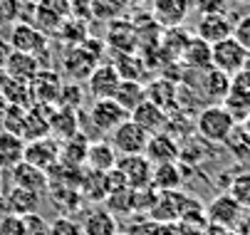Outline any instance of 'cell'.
<instances>
[{"mask_svg":"<svg viewBox=\"0 0 250 235\" xmlns=\"http://www.w3.org/2000/svg\"><path fill=\"white\" fill-rule=\"evenodd\" d=\"M84 82H87V92L92 99H109V97H114V92L122 82V75L117 72V67L112 62H106V64L99 62Z\"/></svg>","mask_w":250,"mask_h":235,"instance_id":"obj_10","label":"cell"},{"mask_svg":"<svg viewBox=\"0 0 250 235\" xmlns=\"http://www.w3.org/2000/svg\"><path fill=\"white\" fill-rule=\"evenodd\" d=\"M198 235H233V230H228L223 225H216V223H206Z\"/></svg>","mask_w":250,"mask_h":235,"instance_id":"obj_42","label":"cell"},{"mask_svg":"<svg viewBox=\"0 0 250 235\" xmlns=\"http://www.w3.org/2000/svg\"><path fill=\"white\" fill-rule=\"evenodd\" d=\"M25 0H0V25H13L20 20Z\"/></svg>","mask_w":250,"mask_h":235,"instance_id":"obj_39","label":"cell"},{"mask_svg":"<svg viewBox=\"0 0 250 235\" xmlns=\"http://www.w3.org/2000/svg\"><path fill=\"white\" fill-rule=\"evenodd\" d=\"M117 230L119 228H117L114 213L106 211V208H92L82 220V233L84 235H114Z\"/></svg>","mask_w":250,"mask_h":235,"instance_id":"obj_25","label":"cell"},{"mask_svg":"<svg viewBox=\"0 0 250 235\" xmlns=\"http://www.w3.org/2000/svg\"><path fill=\"white\" fill-rule=\"evenodd\" d=\"M50 134H55L57 141H64L69 137L80 134V124H77V112L69 107H57L50 112Z\"/></svg>","mask_w":250,"mask_h":235,"instance_id":"obj_23","label":"cell"},{"mask_svg":"<svg viewBox=\"0 0 250 235\" xmlns=\"http://www.w3.org/2000/svg\"><path fill=\"white\" fill-rule=\"evenodd\" d=\"M245 72H250V50H248V57H245V67H243Z\"/></svg>","mask_w":250,"mask_h":235,"instance_id":"obj_45","label":"cell"},{"mask_svg":"<svg viewBox=\"0 0 250 235\" xmlns=\"http://www.w3.org/2000/svg\"><path fill=\"white\" fill-rule=\"evenodd\" d=\"M184 176H181V166L178 161H171V163H156L154 171H151V186L156 191H176L181 186Z\"/></svg>","mask_w":250,"mask_h":235,"instance_id":"obj_31","label":"cell"},{"mask_svg":"<svg viewBox=\"0 0 250 235\" xmlns=\"http://www.w3.org/2000/svg\"><path fill=\"white\" fill-rule=\"evenodd\" d=\"M114 235H129V233H122V230H117V233H114Z\"/></svg>","mask_w":250,"mask_h":235,"instance_id":"obj_47","label":"cell"},{"mask_svg":"<svg viewBox=\"0 0 250 235\" xmlns=\"http://www.w3.org/2000/svg\"><path fill=\"white\" fill-rule=\"evenodd\" d=\"M144 156L154 166L156 163H171V161L181 158V149H178L176 139L171 137L168 131H159V134H151V137H149V144H146Z\"/></svg>","mask_w":250,"mask_h":235,"instance_id":"obj_14","label":"cell"},{"mask_svg":"<svg viewBox=\"0 0 250 235\" xmlns=\"http://www.w3.org/2000/svg\"><path fill=\"white\" fill-rule=\"evenodd\" d=\"M5 109H8V99L0 94V121H3V117H5Z\"/></svg>","mask_w":250,"mask_h":235,"instance_id":"obj_44","label":"cell"},{"mask_svg":"<svg viewBox=\"0 0 250 235\" xmlns=\"http://www.w3.org/2000/svg\"><path fill=\"white\" fill-rule=\"evenodd\" d=\"M144 89H146L149 102H154L164 112L176 109V104H178V87H176V82H171L166 77H159V79H151L149 84H144Z\"/></svg>","mask_w":250,"mask_h":235,"instance_id":"obj_19","label":"cell"},{"mask_svg":"<svg viewBox=\"0 0 250 235\" xmlns=\"http://www.w3.org/2000/svg\"><path fill=\"white\" fill-rule=\"evenodd\" d=\"M233 235H238V233H233Z\"/></svg>","mask_w":250,"mask_h":235,"instance_id":"obj_50","label":"cell"},{"mask_svg":"<svg viewBox=\"0 0 250 235\" xmlns=\"http://www.w3.org/2000/svg\"><path fill=\"white\" fill-rule=\"evenodd\" d=\"M5 77H8V75H5V70H3V67H0V87H3V82H5Z\"/></svg>","mask_w":250,"mask_h":235,"instance_id":"obj_46","label":"cell"},{"mask_svg":"<svg viewBox=\"0 0 250 235\" xmlns=\"http://www.w3.org/2000/svg\"><path fill=\"white\" fill-rule=\"evenodd\" d=\"M228 193L240 203V208H245V211H250V171H243V174H238L233 181H230V188H228Z\"/></svg>","mask_w":250,"mask_h":235,"instance_id":"obj_34","label":"cell"},{"mask_svg":"<svg viewBox=\"0 0 250 235\" xmlns=\"http://www.w3.org/2000/svg\"><path fill=\"white\" fill-rule=\"evenodd\" d=\"M238 3H250V0H238Z\"/></svg>","mask_w":250,"mask_h":235,"instance_id":"obj_48","label":"cell"},{"mask_svg":"<svg viewBox=\"0 0 250 235\" xmlns=\"http://www.w3.org/2000/svg\"><path fill=\"white\" fill-rule=\"evenodd\" d=\"M87 149H89V139L80 131V134H75V137H69L60 144V161L82 169L84 161H87Z\"/></svg>","mask_w":250,"mask_h":235,"instance_id":"obj_28","label":"cell"},{"mask_svg":"<svg viewBox=\"0 0 250 235\" xmlns=\"http://www.w3.org/2000/svg\"><path fill=\"white\" fill-rule=\"evenodd\" d=\"M117 161H119V154L114 151V146L109 141H94L87 149L84 166H87V169H92V171L106 174V171H112L114 166H117Z\"/></svg>","mask_w":250,"mask_h":235,"instance_id":"obj_22","label":"cell"},{"mask_svg":"<svg viewBox=\"0 0 250 235\" xmlns=\"http://www.w3.org/2000/svg\"><path fill=\"white\" fill-rule=\"evenodd\" d=\"M109 30H106V45H109L117 52H136L139 47V30L131 20L126 18H119V20H112L106 22Z\"/></svg>","mask_w":250,"mask_h":235,"instance_id":"obj_12","label":"cell"},{"mask_svg":"<svg viewBox=\"0 0 250 235\" xmlns=\"http://www.w3.org/2000/svg\"><path fill=\"white\" fill-rule=\"evenodd\" d=\"M129 119L136 121L146 134H159V131H166V126H168V112H164L161 107L149 102V99H144V102L129 114Z\"/></svg>","mask_w":250,"mask_h":235,"instance_id":"obj_16","label":"cell"},{"mask_svg":"<svg viewBox=\"0 0 250 235\" xmlns=\"http://www.w3.org/2000/svg\"><path fill=\"white\" fill-rule=\"evenodd\" d=\"M191 0H154L151 15L161 27H176L191 13Z\"/></svg>","mask_w":250,"mask_h":235,"instance_id":"obj_15","label":"cell"},{"mask_svg":"<svg viewBox=\"0 0 250 235\" xmlns=\"http://www.w3.org/2000/svg\"><path fill=\"white\" fill-rule=\"evenodd\" d=\"M203 82H201V92L208 102H223L226 94L230 92V77L216 67H206V70H198Z\"/></svg>","mask_w":250,"mask_h":235,"instance_id":"obj_20","label":"cell"},{"mask_svg":"<svg viewBox=\"0 0 250 235\" xmlns=\"http://www.w3.org/2000/svg\"><path fill=\"white\" fill-rule=\"evenodd\" d=\"M129 114L114 102V99H94V104L89 107V121L99 134H112L122 121H126Z\"/></svg>","mask_w":250,"mask_h":235,"instance_id":"obj_8","label":"cell"},{"mask_svg":"<svg viewBox=\"0 0 250 235\" xmlns=\"http://www.w3.org/2000/svg\"><path fill=\"white\" fill-rule=\"evenodd\" d=\"M196 35L210 45L221 42L233 35V20L228 18V13H203L196 27Z\"/></svg>","mask_w":250,"mask_h":235,"instance_id":"obj_13","label":"cell"},{"mask_svg":"<svg viewBox=\"0 0 250 235\" xmlns=\"http://www.w3.org/2000/svg\"><path fill=\"white\" fill-rule=\"evenodd\" d=\"M10 50L15 52H27V55H35L38 57L45 47H47V35L40 32L32 22H25V20H18L13 22L10 27V40H8Z\"/></svg>","mask_w":250,"mask_h":235,"instance_id":"obj_6","label":"cell"},{"mask_svg":"<svg viewBox=\"0 0 250 235\" xmlns=\"http://www.w3.org/2000/svg\"><path fill=\"white\" fill-rule=\"evenodd\" d=\"M245 57H248V50L230 35L221 42H213L210 45V67H216V70L226 72L228 77L243 72L245 67Z\"/></svg>","mask_w":250,"mask_h":235,"instance_id":"obj_3","label":"cell"},{"mask_svg":"<svg viewBox=\"0 0 250 235\" xmlns=\"http://www.w3.org/2000/svg\"><path fill=\"white\" fill-rule=\"evenodd\" d=\"M0 27H3V25H0Z\"/></svg>","mask_w":250,"mask_h":235,"instance_id":"obj_52","label":"cell"},{"mask_svg":"<svg viewBox=\"0 0 250 235\" xmlns=\"http://www.w3.org/2000/svg\"><path fill=\"white\" fill-rule=\"evenodd\" d=\"M25 107H20V104H8V109H5V117H3V129L5 131H10V134H22V121H25Z\"/></svg>","mask_w":250,"mask_h":235,"instance_id":"obj_36","label":"cell"},{"mask_svg":"<svg viewBox=\"0 0 250 235\" xmlns=\"http://www.w3.org/2000/svg\"><path fill=\"white\" fill-rule=\"evenodd\" d=\"M117 169L124 176L129 188H146L151 186V171H154V163L144 156V154H136V156H122L117 161Z\"/></svg>","mask_w":250,"mask_h":235,"instance_id":"obj_11","label":"cell"},{"mask_svg":"<svg viewBox=\"0 0 250 235\" xmlns=\"http://www.w3.org/2000/svg\"><path fill=\"white\" fill-rule=\"evenodd\" d=\"M57 38L64 40L69 47L82 45V42L89 38V22H84V20H80V18H72V15H69V18L60 25Z\"/></svg>","mask_w":250,"mask_h":235,"instance_id":"obj_33","label":"cell"},{"mask_svg":"<svg viewBox=\"0 0 250 235\" xmlns=\"http://www.w3.org/2000/svg\"><path fill=\"white\" fill-rule=\"evenodd\" d=\"M22 161L38 166L42 171H50L52 166L60 161V141L52 137H40V139H32V141H25V154H22Z\"/></svg>","mask_w":250,"mask_h":235,"instance_id":"obj_9","label":"cell"},{"mask_svg":"<svg viewBox=\"0 0 250 235\" xmlns=\"http://www.w3.org/2000/svg\"><path fill=\"white\" fill-rule=\"evenodd\" d=\"M0 174H3V169H0Z\"/></svg>","mask_w":250,"mask_h":235,"instance_id":"obj_49","label":"cell"},{"mask_svg":"<svg viewBox=\"0 0 250 235\" xmlns=\"http://www.w3.org/2000/svg\"><path fill=\"white\" fill-rule=\"evenodd\" d=\"M69 18V0H35L32 25L45 35H57L60 25Z\"/></svg>","mask_w":250,"mask_h":235,"instance_id":"obj_4","label":"cell"},{"mask_svg":"<svg viewBox=\"0 0 250 235\" xmlns=\"http://www.w3.org/2000/svg\"><path fill=\"white\" fill-rule=\"evenodd\" d=\"M235 119L233 114L223 107V104H208L206 109L198 112L196 117V131L203 141H210V144H223L230 131L235 129Z\"/></svg>","mask_w":250,"mask_h":235,"instance_id":"obj_2","label":"cell"},{"mask_svg":"<svg viewBox=\"0 0 250 235\" xmlns=\"http://www.w3.org/2000/svg\"><path fill=\"white\" fill-rule=\"evenodd\" d=\"M243 211L245 208H240V203L226 191V193H218L206 206V218H208V223H216V225H223L228 230H235L240 225Z\"/></svg>","mask_w":250,"mask_h":235,"instance_id":"obj_7","label":"cell"},{"mask_svg":"<svg viewBox=\"0 0 250 235\" xmlns=\"http://www.w3.org/2000/svg\"><path fill=\"white\" fill-rule=\"evenodd\" d=\"M69 3H72V0H69Z\"/></svg>","mask_w":250,"mask_h":235,"instance_id":"obj_51","label":"cell"},{"mask_svg":"<svg viewBox=\"0 0 250 235\" xmlns=\"http://www.w3.org/2000/svg\"><path fill=\"white\" fill-rule=\"evenodd\" d=\"M131 0H89V13L97 22H112L126 15Z\"/></svg>","mask_w":250,"mask_h":235,"instance_id":"obj_30","label":"cell"},{"mask_svg":"<svg viewBox=\"0 0 250 235\" xmlns=\"http://www.w3.org/2000/svg\"><path fill=\"white\" fill-rule=\"evenodd\" d=\"M112 99H114V102H117L126 114H131V112L146 99V89H144V84H141L139 79H122Z\"/></svg>","mask_w":250,"mask_h":235,"instance_id":"obj_26","label":"cell"},{"mask_svg":"<svg viewBox=\"0 0 250 235\" xmlns=\"http://www.w3.org/2000/svg\"><path fill=\"white\" fill-rule=\"evenodd\" d=\"M102 52H104V45L94 38H87L82 45H75L69 47L67 55H64V75L72 79V82H82L92 75V70L99 64L102 59Z\"/></svg>","mask_w":250,"mask_h":235,"instance_id":"obj_1","label":"cell"},{"mask_svg":"<svg viewBox=\"0 0 250 235\" xmlns=\"http://www.w3.org/2000/svg\"><path fill=\"white\" fill-rule=\"evenodd\" d=\"M32 3H35V0H32Z\"/></svg>","mask_w":250,"mask_h":235,"instance_id":"obj_53","label":"cell"},{"mask_svg":"<svg viewBox=\"0 0 250 235\" xmlns=\"http://www.w3.org/2000/svg\"><path fill=\"white\" fill-rule=\"evenodd\" d=\"M178 59H184L188 70H206L210 67V42L201 40L198 35H191Z\"/></svg>","mask_w":250,"mask_h":235,"instance_id":"obj_27","label":"cell"},{"mask_svg":"<svg viewBox=\"0 0 250 235\" xmlns=\"http://www.w3.org/2000/svg\"><path fill=\"white\" fill-rule=\"evenodd\" d=\"M149 137H151V134H146L136 121L126 119V121H122V124L112 131L109 144H112L114 151L122 154V156H136V154H144V151H146Z\"/></svg>","mask_w":250,"mask_h":235,"instance_id":"obj_5","label":"cell"},{"mask_svg":"<svg viewBox=\"0 0 250 235\" xmlns=\"http://www.w3.org/2000/svg\"><path fill=\"white\" fill-rule=\"evenodd\" d=\"M233 38H235L245 50H250V15H243V18H238V20L233 22Z\"/></svg>","mask_w":250,"mask_h":235,"instance_id":"obj_40","label":"cell"},{"mask_svg":"<svg viewBox=\"0 0 250 235\" xmlns=\"http://www.w3.org/2000/svg\"><path fill=\"white\" fill-rule=\"evenodd\" d=\"M47 235H84V233H82V223H77L72 215H60L50 223Z\"/></svg>","mask_w":250,"mask_h":235,"instance_id":"obj_37","label":"cell"},{"mask_svg":"<svg viewBox=\"0 0 250 235\" xmlns=\"http://www.w3.org/2000/svg\"><path fill=\"white\" fill-rule=\"evenodd\" d=\"M50 223L40 213H27L22 215V235H47Z\"/></svg>","mask_w":250,"mask_h":235,"instance_id":"obj_38","label":"cell"},{"mask_svg":"<svg viewBox=\"0 0 250 235\" xmlns=\"http://www.w3.org/2000/svg\"><path fill=\"white\" fill-rule=\"evenodd\" d=\"M62 89V79L55 70H40L38 77L32 79V94L35 104H52L57 102V94Z\"/></svg>","mask_w":250,"mask_h":235,"instance_id":"obj_21","label":"cell"},{"mask_svg":"<svg viewBox=\"0 0 250 235\" xmlns=\"http://www.w3.org/2000/svg\"><path fill=\"white\" fill-rule=\"evenodd\" d=\"M40 196H42V193H35V191L13 186V191L8 193V213H15V215L38 213V208H40V203H42Z\"/></svg>","mask_w":250,"mask_h":235,"instance_id":"obj_29","label":"cell"},{"mask_svg":"<svg viewBox=\"0 0 250 235\" xmlns=\"http://www.w3.org/2000/svg\"><path fill=\"white\" fill-rule=\"evenodd\" d=\"M0 235H22V215L8 213L0 218Z\"/></svg>","mask_w":250,"mask_h":235,"instance_id":"obj_41","label":"cell"},{"mask_svg":"<svg viewBox=\"0 0 250 235\" xmlns=\"http://www.w3.org/2000/svg\"><path fill=\"white\" fill-rule=\"evenodd\" d=\"M10 176H13V183L18 188H27V191H35V193H42L50 188V181H47V171L38 169L27 161H20L18 166L10 169Z\"/></svg>","mask_w":250,"mask_h":235,"instance_id":"obj_17","label":"cell"},{"mask_svg":"<svg viewBox=\"0 0 250 235\" xmlns=\"http://www.w3.org/2000/svg\"><path fill=\"white\" fill-rule=\"evenodd\" d=\"M0 94L8 99V104H20V107H32L35 104V94H32V82H22V79H13L5 77Z\"/></svg>","mask_w":250,"mask_h":235,"instance_id":"obj_32","label":"cell"},{"mask_svg":"<svg viewBox=\"0 0 250 235\" xmlns=\"http://www.w3.org/2000/svg\"><path fill=\"white\" fill-rule=\"evenodd\" d=\"M25 154V141L18 134H10L5 129H0V169L10 171L13 166H18L22 161Z\"/></svg>","mask_w":250,"mask_h":235,"instance_id":"obj_24","label":"cell"},{"mask_svg":"<svg viewBox=\"0 0 250 235\" xmlns=\"http://www.w3.org/2000/svg\"><path fill=\"white\" fill-rule=\"evenodd\" d=\"M3 70L8 77L13 79H22V82H32L35 77H38L40 72V62L35 55H27V52H15L10 50L5 64H3Z\"/></svg>","mask_w":250,"mask_h":235,"instance_id":"obj_18","label":"cell"},{"mask_svg":"<svg viewBox=\"0 0 250 235\" xmlns=\"http://www.w3.org/2000/svg\"><path fill=\"white\" fill-rule=\"evenodd\" d=\"M8 55H10V45H5L3 40H0V67L5 64V59H8Z\"/></svg>","mask_w":250,"mask_h":235,"instance_id":"obj_43","label":"cell"},{"mask_svg":"<svg viewBox=\"0 0 250 235\" xmlns=\"http://www.w3.org/2000/svg\"><path fill=\"white\" fill-rule=\"evenodd\" d=\"M82 97H84V92H82V84L80 82H62V89L57 94V102H60V107L75 109L82 102Z\"/></svg>","mask_w":250,"mask_h":235,"instance_id":"obj_35","label":"cell"}]
</instances>
